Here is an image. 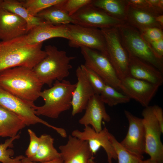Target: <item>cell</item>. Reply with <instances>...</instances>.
I'll use <instances>...</instances> for the list:
<instances>
[{"label":"cell","instance_id":"e575fe53","mask_svg":"<svg viewBox=\"0 0 163 163\" xmlns=\"http://www.w3.org/2000/svg\"><path fill=\"white\" fill-rule=\"evenodd\" d=\"M28 133L30 137V143L25 151L26 157L30 160L35 155L39 146L40 138L31 129H28Z\"/></svg>","mask_w":163,"mask_h":163},{"label":"cell","instance_id":"4316f807","mask_svg":"<svg viewBox=\"0 0 163 163\" xmlns=\"http://www.w3.org/2000/svg\"><path fill=\"white\" fill-rule=\"evenodd\" d=\"M102 101L109 106L129 102L130 99L124 94L119 92L113 87L106 84L99 95Z\"/></svg>","mask_w":163,"mask_h":163},{"label":"cell","instance_id":"3957f363","mask_svg":"<svg viewBox=\"0 0 163 163\" xmlns=\"http://www.w3.org/2000/svg\"><path fill=\"white\" fill-rule=\"evenodd\" d=\"M45 51L46 56L33 69L43 84L50 87L54 81H62L69 76L72 68L70 62L75 57L69 56L65 51L51 45L46 46Z\"/></svg>","mask_w":163,"mask_h":163},{"label":"cell","instance_id":"83f0119b","mask_svg":"<svg viewBox=\"0 0 163 163\" xmlns=\"http://www.w3.org/2000/svg\"><path fill=\"white\" fill-rule=\"evenodd\" d=\"M20 137L19 134L14 137L7 139L5 142L0 144V162L2 163H21L22 159L24 157L23 155H20L14 158L11 157L14 155L13 150L8 149L13 147V142Z\"/></svg>","mask_w":163,"mask_h":163},{"label":"cell","instance_id":"7c38bea8","mask_svg":"<svg viewBox=\"0 0 163 163\" xmlns=\"http://www.w3.org/2000/svg\"><path fill=\"white\" fill-rule=\"evenodd\" d=\"M110 133L105 126L98 132L90 126H86L82 131L74 130L71 135L80 139L86 141L93 155H95L101 148L105 151L108 163H112L113 159H117V156L110 139Z\"/></svg>","mask_w":163,"mask_h":163},{"label":"cell","instance_id":"6da1fadb","mask_svg":"<svg viewBox=\"0 0 163 163\" xmlns=\"http://www.w3.org/2000/svg\"><path fill=\"white\" fill-rule=\"evenodd\" d=\"M43 85L32 68L18 66L0 72V86L25 101H36Z\"/></svg>","mask_w":163,"mask_h":163},{"label":"cell","instance_id":"ac0fdd59","mask_svg":"<svg viewBox=\"0 0 163 163\" xmlns=\"http://www.w3.org/2000/svg\"><path fill=\"white\" fill-rule=\"evenodd\" d=\"M77 82L74 90L71 101L72 115L75 116L85 110L94 91L80 66L76 70Z\"/></svg>","mask_w":163,"mask_h":163},{"label":"cell","instance_id":"44dd1931","mask_svg":"<svg viewBox=\"0 0 163 163\" xmlns=\"http://www.w3.org/2000/svg\"><path fill=\"white\" fill-rule=\"evenodd\" d=\"M157 15L128 5L125 22L140 32L151 27L163 29V27L156 20Z\"/></svg>","mask_w":163,"mask_h":163},{"label":"cell","instance_id":"7a4b0ae2","mask_svg":"<svg viewBox=\"0 0 163 163\" xmlns=\"http://www.w3.org/2000/svg\"><path fill=\"white\" fill-rule=\"evenodd\" d=\"M43 43L22 45L12 40L0 42V72L18 66L33 68L46 56Z\"/></svg>","mask_w":163,"mask_h":163},{"label":"cell","instance_id":"9c48e42d","mask_svg":"<svg viewBox=\"0 0 163 163\" xmlns=\"http://www.w3.org/2000/svg\"><path fill=\"white\" fill-rule=\"evenodd\" d=\"M145 138V153L150 158L163 161V145L161 136L163 133L154 113L152 106L145 107L142 112Z\"/></svg>","mask_w":163,"mask_h":163},{"label":"cell","instance_id":"5bb4252c","mask_svg":"<svg viewBox=\"0 0 163 163\" xmlns=\"http://www.w3.org/2000/svg\"><path fill=\"white\" fill-rule=\"evenodd\" d=\"M159 87L149 82L129 76L121 80L120 90L130 99L145 107L149 106Z\"/></svg>","mask_w":163,"mask_h":163},{"label":"cell","instance_id":"1f68e13d","mask_svg":"<svg viewBox=\"0 0 163 163\" xmlns=\"http://www.w3.org/2000/svg\"><path fill=\"white\" fill-rule=\"evenodd\" d=\"M92 0H63L58 5L71 17L81 8L92 3Z\"/></svg>","mask_w":163,"mask_h":163},{"label":"cell","instance_id":"2e32d148","mask_svg":"<svg viewBox=\"0 0 163 163\" xmlns=\"http://www.w3.org/2000/svg\"><path fill=\"white\" fill-rule=\"evenodd\" d=\"M59 149L63 163H96L88 142L71 135Z\"/></svg>","mask_w":163,"mask_h":163},{"label":"cell","instance_id":"603a6c76","mask_svg":"<svg viewBox=\"0 0 163 163\" xmlns=\"http://www.w3.org/2000/svg\"><path fill=\"white\" fill-rule=\"evenodd\" d=\"M39 138L37 151L34 156L30 160L31 161L37 162H43L61 157L60 152L54 146V139L50 135L43 134Z\"/></svg>","mask_w":163,"mask_h":163},{"label":"cell","instance_id":"f546056e","mask_svg":"<svg viewBox=\"0 0 163 163\" xmlns=\"http://www.w3.org/2000/svg\"><path fill=\"white\" fill-rule=\"evenodd\" d=\"M110 137L117 155L118 163H139L142 160L125 149L110 133Z\"/></svg>","mask_w":163,"mask_h":163},{"label":"cell","instance_id":"d6986e66","mask_svg":"<svg viewBox=\"0 0 163 163\" xmlns=\"http://www.w3.org/2000/svg\"><path fill=\"white\" fill-rule=\"evenodd\" d=\"M85 110L84 114L79 120V123L85 126H90L96 132L102 129V120L109 122L111 120L110 117L106 111L105 104L99 95L95 94L91 98Z\"/></svg>","mask_w":163,"mask_h":163},{"label":"cell","instance_id":"4dcf8cb0","mask_svg":"<svg viewBox=\"0 0 163 163\" xmlns=\"http://www.w3.org/2000/svg\"><path fill=\"white\" fill-rule=\"evenodd\" d=\"M80 66L85 73L95 94L100 95L106 85L104 81L95 72L84 64Z\"/></svg>","mask_w":163,"mask_h":163},{"label":"cell","instance_id":"30bf717a","mask_svg":"<svg viewBox=\"0 0 163 163\" xmlns=\"http://www.w3.org/2000/svg\"><path fill=\"white\" fill-rule=\"evenodd\" d=\"M34 102L23 100L0 86V106L18 116L26 126L40 123L54 129L55 126L40 119L35 113Z\"/></svg>","mask_w":163,"mask_h":163},{"label":"cell","instance_id":"8992f818","mask_svg":"<svg viewBox=\"0 0 163 163\" xmlns=\"http://www.w3.org/2000/svg\"><path fill=\"white\" fill-rule=\"evenodd\" d=\"M106 42V55L120 80L129 76V56L117 27L100 29Z\"/></svg>","mask_w":163,"mask_h":163},{"label":"cell","instance_id":"5b68a950","mask_svg":"<svg viewBox=\"0 0 163 163\" xmlns=\"http://www.w3.org/2000/svg\"><path fill=\"white\" fill-rule=\"evenodd\" d=\"M117 27L128 54L150 64L163 73V60L155 56L140 32L126 23Z\"/></svg>","mask_w":163,"mask_h":163},{"label":"cell","instance_id":"ab89813d","mask_svg":"<svg viewBox=\"0 0 163 163\" xmlns=\"http://www.w3.org/2000/svg\"><path fill=\"white\" fill-rule=\"evenodd\" d=\"M156 19L157 22L163 27V14L157 16Z\"/></svg>","mask_w":163,"mask_h":163},{"label":"cell","instance_id":"9a60e30c","mask_svg":"<svg viewBox=\"0 0 163 163\" xmlns=\"http://www.w3.org/2000/svg\"><path fill=\"white\" fill-rule=\"evenodd\" d=\"M57 37L68 40L66 25H54L45 22L33 27L24 35L12 40L22 45H33Z\"/></svg>","mask_w":163,"mask_h":163},{"label":"cell","instance_id":"d590c367","mask_svg":"<svg viewBox=\"0 0 163 163\" xmlns=\"http://www.w3.org/2000/svg\"><path fill=\"white\" fill-rule=\"evenodd\" d=\"M155 56L163 60V39L148 43Z\"/></svg>","mask_w":163,"mask_h":163},{"label":"cell","instance_id":"8fae6325","mask_svg":"<svg viewBox=\"0 0 163 163\" xmlns=\"http://www.w3.org/2000/svg\"><path fill=\"white\" fill-rule=\"evenodd\" d=\"M71 17L73 24L99 29L116 27L125 23L111 16L92 3L84 6Z\"/></svg>","mask_w":163,"mask_h":163},{"label":"cell","instance_id":"ffe728a7","mask_svg":"<svg viewBox=\"0 0 163 163\" xmlns=\"http://www.w3.org/2000/svg\"><path fill=\"white\" fill-rule=\"evenodd\" d=\"M129 76L149 82L159 87L162 85V72L142 60L129 55Z\"/></svg>","mask_w":163,"mask_h":163},{"label":"cell","instance_id":"f35d334b","mask_svg":"<svg viewBox=\"0 0 163 163\" xmlns=\"http://www.w3.org/2000/svg\"><path fill=\"white\" fill-rule=\"evenodd\" d=\"M163 161H159L149 158L146 160H141L139 163H162Z\"/></svg>","mask_w":163,"mask_h":163},{"label":"cell","instance_id":"d4e9b609","mask_svg":"<svg viewBox=\"0 0 163 163\" xmlns=\"http://www.w3.org/2000/svg\"><path fill=\"white\" fill-rule=\"evenodd\" d=\"M92 4L111 16L125 22L128 6L126 0H94Z\"/></svg>","mask_w":163,"mask_h":163},{"label":"cell","instance_id":"4fadbf2b","mask_svg":"<svg viewBox=\"0 0 163 163\" xmlns=\"http://www.w3.org/2000/svg\"><path fill=\"white\" fill-rule=\"evenodd\" d=\"M129 123L125 138L120 142L121 145L128 151L143 159L145 153V130L142 118L136 117L129 111L124 110Z\"/></svg>","mask_w":163,"mask_h":163},{"label":"cell","instance_id":"d6a6232c","mask_svg":"<svg viewBox=\"0 0 163 163\" xmlns=\"http://www.w3.org/2000/svg\"><path fill=\"white\" fill-rule=\"evenodd\" d=\"M127 5L137 9L149 12L157 15L163 14L162 11L153 5L149 0H126Z\"/></svg>","mask_w":163,"mask_h":163},{"label":"cell","instance_id":"836d02e7","mask_svg":"<svg viewBox=\"0 0 163 163\" xmlns=\"http://www.w3.org/2000/svg\"><path fill=\"white\" fill-rule=\"evenodd\" d=\"M140 32L142 37L148 43L163 39V29L158 27H149Z\"/></svg>","mask_w":163,"mask_h":163},{"label":"cell","instance_id":"8d00e7d4","mask_svg":"<svg viewBox=\"0 0 163 163\" xmlns=\"http://www.w3.org/2000/svg\"><path fill=\"white\" fill-rule=\"evenodd\" d=\"M154 113L161 130L163 131V111L161 107L157 105L152 106Z\"/></svg>","mask_w":163,"mask_h":163},{"label":"cell","instance_id":"74e56055","mask_svg":"<svg viewBox=\"0 0 163 163\" xmlns=\"http://www.w3.org/2000/svg\"><path fill=\"white\" fill-rule=\"evenodd\" d=\"M21 163H63V161L61 157L55 160L43 162H37L32 161L26 157H24L21 160Z\"/></svg>","mask_w":163,"mask_h":163},{"label":"cell","instance_id":"ba28073f","mask_svg":"<svg viewBox=\"0 0 163 163\" xmlns=\"http://www.w3.org/2000/svg\"><path fill=\"white\" fill-rule=\"evenodd\" d=\"M80 49L85 60L84 65L100 76L106 84L120 90L121 80L106 55L88 48L82 47Z\"/></svg>","mask_w":163,"mask_h":163},{"label":"cell","instance_id":"e0dca14e","mask_svg":"<svg viewBox=\"0 0 163 163\" xmlns=\"http://www.w3.org/2000/svg\"><path fill=\"white\" fill-rule=\"evenodd\" d=\"M28 32L26 21L19 16L0 7V40H11Z\"/></svg>","mask_w":163,"mask_h":163},{"label":"cell","instance_id":"cb8c5ba5","mask_svg":"<svg viewBox=\"0 0 163 163\" xmlns=\"http://www.w3.org/2000/svg\"><path fill=\"white\" fill-rule=\"evenodd\" d=\"M0 7L25 20L27 23L28 32L35 27L45 22L42 19L30 14L21 0H0Z\"/></svg>","mask_w":163,"mask_h":163},{"label":"cell","instance_id":"7402d4cb","mask_svg":"<svg viewBox=\"0 0 163 163\" xmlns=\"http://www.w3.org/2000/svg\"><path fill=\"white\" fill-rule=\"evenodd\" d=\"M26 126L18 116L0 106V137L15 136Z\"/></svg>","mask_w":163,"mask_h":163},{"label":"cell","instance_id":"52a82bcc","mask_svg":"<svg viewBox=\"0 0 163 163\" xmlns=\"http://www.w3.org/2000/svg\"><path fill=\"white\" fill-rule=\"evenodd\" d=\"M68 45L71 47H85L102 53L106 55V42L100 29L73 24H66Z\"/></svg>","mask_w":163,"mask_h":163},{"label":"cell","instance_id":"484cf974","mask_svg":"<svg viewBox=\"0 0 163 163\" xmlns=\"http://www.w3.org/2000/svg\"><path fill=\"white\" fill-rule=\"evenodd\" d=\"M46 23L54 25H66L73 24L71 17L62 10L58 4L48 7L42 11L36 16Z\"/></svg>","mask_w":163,"mask_h":163},{"label":"cell","instance_id":"277c9868","mask_svg":"<svg viewBox=\"0 0 163 163\" xmlns=\"http://www.w3.org/2000/svg\"><path fill=\"white\" fill-rule=\"evenodd\" d=\"M76 83L69 80H56L49 88L44 89L40 97L44 103L42 106L34 105L33 109L37 116L42 115L52 119H57L63 112L71 107L73 93Z\"/></svg>","mask_w":163,"mask_h":163},{"label":"cell","instance_id":"f1b7e54d","mask_svg":"<svg viewBox=\"0 0 163 163\" xmlns=\"http://www.w3.org/2000/svg\"><path fill=\"white\" fill-rule=\"evenodd\" d=\"M63 0H21L23 6L31 15L36 16L44 9L58 4Z\"/></svg>","mask_w":163,"mask_h":163}]
</instances>
